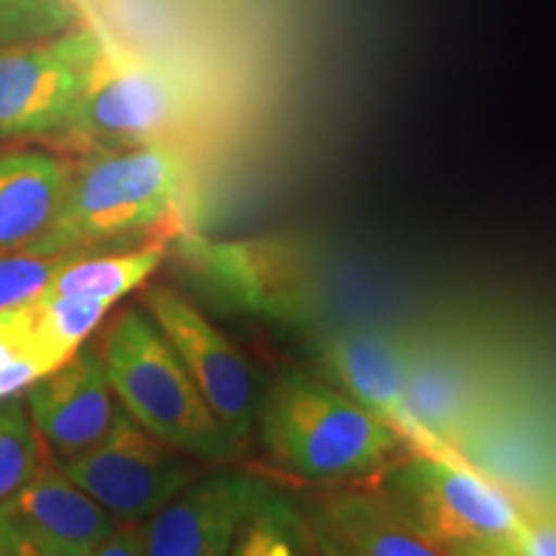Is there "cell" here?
Listing matches in <instances>:
<instances>
[{
    "mask_svg": "<svg viewBox=\"0 0 556 556\" xmlns=\"http://www.w3.org/2000/svg\"><path fill=\"white\" fill-rule=\"evenodd\" d=\"M189 111V93L168 67L106 41L60 137L88 150L157 142L170 139Z\"/></svg>",
    "mask_w": 556,
    "mask_h": 556,
    "instance_id": "obj_5",
    "label": "cell"
},
{
    "mask_svg": "<svg viewBox=\"0 0 556 556\" xmlns=\"http://www.w3.org/2000/svg\"><path fill=\"white\" fill-rule=\"evenodd\" d=\"M448 556H523L518 552L516 541H505V544H484V546H469L456 548Z\"/></svg>",
    "mask_w": 556,
    "mask_h": 556,
    "instance_id": "obj_25",
    "label": "cell"
},
{
    "mask_svg": "<svg viewBox=\"0 0 556 556\" xmlns=\"http://www.w3.org/2000/svg\"><path fill=\"white\" fill-rule=\"evenodd\" d=\"M31 426L58 464L86 454L119 413L106 364L96 345H83L65 364L24 392Z\"/></svg>",
    "mask_w": 556,
    "mask_h": 556,
    "instance_id": "obj_11",
    "label": "cell"
},
{
    "mask_svg": "<svg viewBox=\"0 0 556 556\" xmlns=\"http://www.w3.org/2000/svg\"><path fill=\"white\" fill-rule=\"evenodd\" d=\"M60 364H65V361L58 353H52L50 348H31V351L9 358L5 364H0V400L18 397L34 381L50 374Z\"/></svg>",
    "mask_w": 556,
    "mask_h": 556,
    "instance_id": "obj_21",
    "label": "cell"
},
{
    "mask_svg": "<svg viewBox=\"0 0 556 556\" xmlns=\"http://www.w3.org/2000/svg\"><path fill=\"white\" fill-rule=\"evenodd\" d=\"M0 556H26V554L18 548L16 541H13L9 528L3 526V520H0Z\"/></svg>",
    "mask_w": 556,
    "mask_h": 556,
    "instance_id": "obj_26",
    "label": "cell"
},
{
    "mask_svg": "<svg viewBox=\"0 0 556 556\" xmlns=\"http://www.w3.org/2000/svg\"><path fill=\"white\" fill-rule=\"evenodd\" d=\"M39 469V441L24 397L0 400V503Z\"/></svg>",
    "mask_w": 556,
    "mask_h": 556,
    "instance_id": "obj_18",
    "label": "cell"
},
{
    "mask_svg": "<svg viewBox=\"0 0 556 556\" xmlns=\"http://www.w3.org/2000/svg\"><path fill=\"white\" fill-rule=\"evenodd\" d=\"M405 343L407 338L379 330H338L319 338L317 358L330 384L392 428L407 451L462 458V454L438 446L409 415L405 402Z\"/></svg>",
    "mask_w": 556,
    "mask_h": 556,
    "instance_id": "obj_9",
    "label": "cell"
},
{
    "mask_svg": "<svg viewBox=\"0 0 556 556\" xmlns=\"http://www.w3.org/2000/svg\"><path fill=\"white\" fill-rule=\"evenodd\" d=\"M31 348H50L39 336L37 315H34L31 304H26V307H18V309H11V312H3V315H0V364H5V361L13 356H18V353L31 351Z\"/></svg>",
    "mask_w": 556,
    "mask_h": 556,
    "instance_id": "obj_22",
    "label": "cell"
},
{
    "mask_svg": "<svg viewBox=\"0 0 556 556\" xmlns=\"http://www.w3.org/2000/svg\"><path fill=\"white\" fill-rule=\"evenodd\" d=\"M70 255L75 253L41 255L21 250V253L0 255V315L26 307L34 299H39Z\"/></svg>",
    "mask_w": 556,
    "mask_h": 556,
    "instance_id": "obj_20",
    "label": "cell"
},
{
    "mask_svg": "<svg viewBox=\"0 0 556 556\" xmlns=\"http://www.w3.org/2000/svg\"><path fill=\"white\" fill-rule=\"evenodd\" d=\"M70 165L50 152H0V255L34 245L58 217Z\"/></svg>",
    "mask_w": 556,
    "mask_h": 556,
    "instance_id": "obj_15",
    "label": "cell"
},
{
    "mask_svg": "<svg viewBox=\"0 0 556 556\" xmlns=\"http://www.w3.org/2000/svg\"><path fill=\"white\" fill-rule=\"evenodd\" d=\"M144 309L186 366L201 397L238 446L258 420V381L245 353L176 289L144 291Z\"/></svg>",
    "mask_w": 556,
    "mask_h": 556,
    "instance_id": "obj_8",
    "label": "cell"
},
{
    "mask_svg": "<svg viewBox=\"0 0 556 556\" xmlns=\"http://www.w3.org/2000/svg\"><path fill=\"white\" fill-rule=\"evenodd\" d=\"M106 39L88 26L0 45V139L60 135Z\"/></svg>",
    "mask_w": 556,
    "mask_h": 556,
    "instance_id": "obj_7",
    "label": "cell"
},
{
    "mask_svg": "<svg viewBox=\"0 0 556 556\" xmlns=\"http://www.w3.org/2000/svg\"><path fill=\"white\" fill-rule=\"evenodd\" d=\"M165 261L163 242H150L127 253H75L52 276L39 296L80 299L114 307L119 299L142 287Z\"/></svg>",
    "mask_w": 556,
    "mask_h": 556,
    "instance_id": "obj_16",
    "label": "cell"
},
{
    "mask_svg": "<svg viewBox=\"0 0 556 556\" xmlns=\"http://www.w3.org/2000/svg\"><path fill=\"white\" fill-rule=\"evenodd\" d=\"M101 356L116 400L157 441L212 462L238 454L240 446L208 409L148 309L122 312L106 332Z\"/></svg>",
    "mask_w": 556,
    "mask_h": 556,
    "instance_id": "obj_3",
    "label": "cell"
},
{
    "mask_svg": "<svg viewBox=\"0 0 556 556\" xmlns=\"http://www.w3.org/2000/svg\"><path fill=\"white\" fill-rule=\"evenodd\" d=\"M405 402L413 420L438 446L458 454L471 441L482 415V387L464 356L454 348L407 340Z\"/></svg>",
    "mask_w": 556,
    "mask_h": 556,
    "instance_id": "obj_14",
    "label": "cell"
},
{
    "mask_svg": "<svg viewBox=\"0 0 556 556\" xmlns=\"http://www.w3.org/2000/svg\"><path fill=\"white\" fill-rule=\"evenodd\" d=\"M377 486L443 552L516 541L523 510L467 458L413 454L381 471Z\"/></svg>",
    "mask_w": 556,
    "mask_h": 556,
    "instance_id": "obj_4",
    "label": "cell"
},
{
    "mask_svg": "<svg viewBox=\"0 0 556 556\" xmlns=\"http://www.w3.org/2000/svg\"><path fill=\"white\" fill-rule=\"evenodd\" d=\"M255 422L270 458L319 486L379 479L407 448L358 402L302 368L276 379Z\"/></svg>",
    "mask_w": 556,
    "mask_h": 556,
    "instance_id": "obj_1",
    "label": "cell"
},
{
    "mask_svg": "<svg viewBox=\"0 0 556 556\" xmlns=\"http://www.w3.org/2000/svg\"><path fill=\"white\" fill-rule=\"evenodd\" d=\"M317 556H448L377 484H332L296 505Z\"/></svg>",
    "mask_w": 556,
    "mask_h": 556,
    "instance_id": "obj_10",
    "label": "cell"
},
{
    "mask_svg": "<svg viewBox=\"0 0 556 556\" xmlns=\"http://www.w3.org/2000/svg\"><path fill=\"white\" fill-rule=\"evenodd\" d=\"M58 467L116 523H144L197 479V467L139 426L122 402L106 435Z\"/></svg>",
    "mask_w": 556,
    "mask_h": 556,
    "instance_id": "obj_6",
    "label": "cell"
},
{
    "mask_svg": "<svg viewBox=\"0 0 556 556\" xmlns=\"http://www.w3.org/2000/svg\"><path fill=\"white\" fill-rule=\"evenodd\" d=\"M229 556H317L296 507L263 490L235 536Z\"/></svg>",
    "mask_w": 556,
    "mask_h": 556,
    "instance_id": "obj_17",
    "label": "cell"
},
{
    "mask_svg": "<svg viewBox=\"0 0 556 556\" xmlns=\"http://www.w3.org/2000/svg\"><path fill=\"white\" fill-rule=\"evenodd\" d=\"M0 520L26 556H83L119 528L60 467H39L0 503Z\"/></svg>",
    "mask_w": 556,
    "mask_h": 556,
    "instance_id": "obj_13",
    "label": "cell"
},
{
    "mask_svg": "<svg viewBox=\"0 0 556 556\" xmlns=\"http://www.w3.org/2000/svg\"><path fill=\"white\" fill-rule=\"evenodd\" d=\"M263 490L258 479L242 471L193 479L142 523L144 556H229Z\"/></svg>",
    "mask_w": 556,
    "mask_h": 556,
    "instance_id": "obj_12",
    "label": "cell"
},
{
    "mask_svg": "<svg viewBox=\"0 0 556 556\" xmlns=\"http://www.w3.org/2000/svg\"><path fill=\"white\" fill-rule=\"evenodd\" d=\"M186 186V157L170 139L90 150L70 165L62 206L29 253H93L170 217Z\"/></svg>",
    "mask_w": 556,
    "mask_h": 556,
    "instance_id": "obj_2",
    "label": "cell"
},
{
    "mask_svg": "<svg viewBox=\"0 0 556 556\" xmlns=\"http://www.w3.org/2000/svg\"><path fill=\"white\" fill-rule=\"evenodd\" d=\"M83 556H144L142 523H119L109 539Z\"/></svg>",
    "mask_w": 556,
    "mask_h": 556,
    "instance_id": "obj_24",
    "label": "cell"
},
{
    "mask_svg": "<svg viewBox=\"0 0 556 556\" xmlns=\"http://www.w3.org/2000/svg\"><path fill=\"white\" fill-rule=\"evenodd\" d=\"M73 0H0V45L58 37L78 26Z\"/></svg>",
    "mask_w": 556,
    "mask_h": 556,
    "instance_id": "obj_19",
    "label": "cell"
},
{
    "mask_svg": "<svg viewBox=\"0 0 556 556\" xmlns=\"http://www.w3.org/2000/svg\"><path fill=\"white\" fill-rule=\"evenodd\" d=\"M516 546L523 556H556V520L523 516Z\"/></svg>",
    "mask_w": 556,
    "mask_h": 556,
    "instance_id": "obj_23",
    "label": "cell"
}]
</instances>
